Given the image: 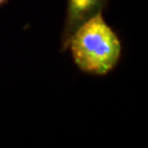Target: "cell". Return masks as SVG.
I'll use <instances>...</instances> for the list:
<instances>
[{
  "label": "cell",
  "instance_id": "obj_1",
  "mask_svg": "<svg viewBox=\"0 0 148 148\" xmlns=\"http://www.w3.org/2000/svg\"><path fill=\"white\" fill-rule=\"evenodd\" d=\"M75 66L82 72L105 76L112 71L122 55V44L102 13L94 14L79 25L69 38Z\"/></svg>",
  "mask_w": 148,
  "mask_h": 148
},
{
  "label": "cell",
  "instance_id": "obj_2",
  "mask_svg": "<svg viewBox=\"0 0 148 148\" xmlns=\"http://www.w3.org/2000/svg\"><path fill=\"white\" fill-rule=\"evenodd\" d=\"M110 0H66V11L61 35V52L67 49L69 38L79 25L94 14L103 13Z\"/></svg>",
  "mask_w": 148,
  "mask_h": 148
},
{
  "label": "cell",
  "instance_id": "obj_3",
  "mask_svg": "<svg viewBox=\"0 0 148 148\" xmlns=\"http://www.w3.org/2000/svg\"><path fill=\"white\" fill-rule=\"evenodd\" d=\"M8 2H9V0H0V7L5 4H7Z\"/></svg>",
  "mask_w": 148,
  "mask_h": 148
}]
</instances>
